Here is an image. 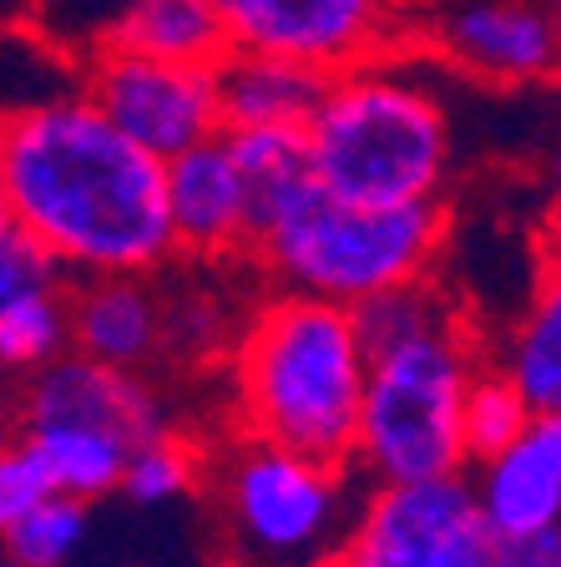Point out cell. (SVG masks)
I'll return each instance as SVG.
<instances>
[{"label": "cell", "instance_id": "cell-1", "mask_svg": "<svg viewBox=\"0 0 561 567\" xmlns=\"http://www.w3.org/2000/svg\"><path fill=\"white\" fill-rule=\"evenodd\" d=\"M0 188L11 228L61 279L157 274L177 259L163 163L122 137L76 86L0 112Z\"/></svg>", "mask_w": 561, "mask_h": 567}, {"label": "cell", "instance_id": "cell-2", "mask_svg": "<svg viewBox=\"0 0 561 567\" xmlns=\"http://www.w3.org/2000/svg\"><path fill=\"white\" fill-rule=\"evenodd\" d=\"M364 340V395L350 466L364 486L466 472L460 401L486 344L435 279L385 289L350 309Z\"/></svg>", "mask_w": 561, "mask_h": 567}, {"label": "cell", "instance_id": "cell-3", "mask_svg": "<svg viewBox=\"0 0 561 567\" xmlns=\"http://www.w3.org/2000/svg\"><path fill=\"white\" fill-rule=\"evenodd\" d=\"M364 340L344 305L263 289L222 354L228 421L238 436L350 466L364 395Z\"/></svg>", "mask_w": 561, "mask_h": 567}, {"label": "cell", "instance_id": "cell-4", "mask_svg": "<svg viewBox=\"0 0 561 567\" xmlns=\"http://www.w3.org/2000/svg\"><path fill=\"white\" fill-rule=\"evenodd\" d=\"M304 153L319 188L374 208L445 203L460 173L450 102L415 47L334 71L304 122Z\"/></svg>", "mask_w": 561, "mask_h": 567}, {"label": "cell", "instance_id": "cell-5", "mask_svg": "<svg viewBox=\"0 0 561 567\" xmlns=\"http://www.w3.org/2000/svg\"><path fill=\"white\" fill-rule=\"evenodd\" d=\"M450 238V203L374 208L319 188L309 177L258 224L248 244V274L289 295L364 305L415 279H435Z\"/></svg>", "mask_w": 561, "mask_h": 567}, {"label": "cell", "instance_id": "cell-6", "mask_svg": "<svg viewBox=\"0 0 561 567\" xmlns=\"http://www.w3.org/2000/svg\"><path fill=\"white\" fill-rule=\"evenodd\" d=\"M202 492L233 567H309L340 553L364 482L354 466L233 431L218 451H202Z\"/></svg>", "mask_w": 561, "mask_h": 567}, {"label": "cell", "instance_id": "cell-7", "mask_svg": "<svg viewBox=\"0 0 561 567\" xmlns=\"http://www.w3.org/2000/svg\"><path fill=\"white\" fill-rule=\"evenodd\" d=\"M340 567H516L496 543L476 502L466 472L430 476V482L364 486L360 512L344 532Z\"/></svg>", "mask_w": 561, "mask_h": 567}, {"label": "cell", "instance_id": "cell-8", "mask_svg": "<svg viewBox=\"0 0 561 567\" xmlns=\"http://www.w3.org/2000/svg\"><path fill=\"white\" fill-rule=\"evenodd\" d=\"M409 47L476 86L527 92L561 66L557 0H415Z\"/></svg>", "mask_w": 561, "mask_h": 567}, {"label": "cell", "instance_id": "cell-9", "mask_svg": "<svg viewBox=\"0 0 561 567\" xmlns=\"http://www.w3.org/2000/svg\"><path fill=\"white\" fill-rule=\"evenodd\" d=\"M71 86L157 163L222 132L218 76L198 61H163L127 47H96L76 61Z\"/></svg>", "mask_w": 561, "mask_h": 567}, {"label": "cell", "instance_id": "cell-10", "mask_svg": "<svg viewBox=\"0 0 561 567\" xmlns=\"http://www.w3.org/2000/svg\"><path fill=\"white\" fill-rule=\"evenodd\" d=\"M228 51H269L324 76L409 47L415 0H212Z\"/></svg>", "mask_w": 561, "mask_h": 567}, {"label": "cell", "instance_id": "cell-11", "mask_svg": "<svg viewBox=\"0 0 561 567\" xmlns=\"http://www.w3.org/2000/svg\"><path fill=\"white\" fill-rule=\"evenodd\" d=\"M466 472L470 502L511 563L561 553V415H531L521 436Z\"/></svg>", "mask_w": 561, "mask_h": 567}, {"label": "cell", "instance_id": "cell-12", "mask_svg": "<svg viewBox=\"0 0 561 567\" xmlns=\"http://www.w3.org/2000/svg\"><path fill=\"white\" fill-rule=\"evenodd\" d=\"M11 401H15V425L31 421L92 425L102 436H117L122 446H142V441H153L177 425V411L167 401V390L157 385V375L112 370L76 350L56 354L41 370L21 375V390Z\"/></svg>", "mask_w": 561, "mask_h": 567}, {"label": "cell", "instance_id": "cell-13", "mask_svg": "<svg viewBox=\"0 0 561 567\" xmlns=\"http://www.w3.org/2000/svg\"><path fill=\"white\" fill-rule=\"evenodd\" d=\"M163 198H167V224H173L177 259L212 264V269H228V264L248 259L253 218H248L243 183H238V167L228 157L222 132L183 147L177 157H167Z\"/></svg>", "mask_w": 561, "mask_h": 567}, {"label": "cell", "instance_id": "cell-14", "mask_svg": "<svg viewBox=\"0 0 561 567\" xmlns=\"http://www.w3.org/2000/svg\"><path fill=\"white\" fill-rule=\"evenodd\" d=\"M71 350L112 370H163V289L157 274L66 279Z\"/></svg>", "mask_w": 561, "mask_h": 567}, {"label": "cell", "instance_id": "cell-15", "mask_svg": "<svg viewBox=\"0 0 561 567\" xmlns=\"http://www.w3.org/2000/svg\"><path fill=\"white\" fill-rule=\"evenodd\" d=\"M218 76V117L228 127H299L314 117L329 76L269 51H222L212 61Z\"/></svg>", "mask_w": 561, "mask_h": 567}, {"label": "cell", "instance_id": "cell-16", "mask_svg": "<svg viewBox=\"0 0 561 567\" xmlns=\"http://www.w3.org/2000/svg\"><path fill=\"white\" fill-rule=\"evenodd\" d=\"M218 274L222 269H212V264L187 259H173L167 269H157V289H163V370H208L228 354L243 305L228 299Z\"/></svg>", "mask_w": 561, "mask_h": 567}, {"label": "cell", "instance_id": "cell-17", "mask_svg": "<svg viewBox=\"0 0 561 567\" xmlns=\"http://www.w3.org/2000/svg\"><path fill=\"white\" fill-rule=\"evenodd\" d=\"M486 365L516 385L537 415H561V284L547 279L516 324L501 334V350H486Z\"/></svg>", "mask_w": 561, "mask_h": 567}, {"label": "cell", "instance_id": "cell-18", "mask_svg": "<svg viewBox=\"0 0 561 567\" xmlns=\"http://www.w3.org/2000/svg\"><path fill=\"white\" fill-rule=\"evenodd\" d=\"M102 47H127L142 51V56L212 66L228 51V41H222L212 0H122Z\"/></svg>", "mask_w": 561, "mask_h": 567}, {"label": "cell", "instance_id": "cell-19", "mask_svg": "<svg viewBox=\"0 0 561 567\" xmlns=\"http://www.w3.org/2000/svg\"><path fill=\"white\" fill-rule=\"evenodd\" d=\"M15 436L31 446V456L41 461V472L51 476V492L76 496V502H102L117 496L122 461L132 446H122L117 436H102L92 425H66V421H31L15 425Z\"/></svg>", "mask_w": 561, "mask_h": 567}, {"label": "cell", "instance_id": "cell-20", "mask_svg": "<svg viewBox=\"0 0 561 567\" xmlns=\"http://www.w3.org/2000/svg\"><path fill=\"white\" fill-rule=\"evenodd\" d=\"M222 142H228V157H233V167H238L248 218H253V234H258V224H263L293 188L309 183L304 132L299 127H228Z\"/></svg>", "mask_w": 561, "mask_h": 567}, {"label": "cell", "instance_id": "cell-21", "mask_svg": "<svg viewBox=\"0 0 561 567\" xmlns=\"http://www.w3.org/2000/svg\"><path fill=\"white\" fill-rule=\"evenodd\" d=\"M198 492H202V446L187 436L183 425L132 446L127 461H122L117 496L137 512H167Z\"/></svg>", "mask_w": 561, "mask_h": 567}, {"label": "cell", "instance_id": "cell-22", "mask_svg": "<svg viewBox=\"0 0 561 567\" xmlns=\"http://www.w3.org/2000/svg\"><path fill=\"white\" fill-rule=\"evenodd\" d=\"M71 350V315H66V279L31 289L0 309V370L11 380L41 370L46 360Z\"/></svg>", "mask_w": 561, "mask_h": 567}, {"label": "cell", "instance_id": "cell-23", "mask_svg": "<svg viewBox=\"0 0 561 567\" xmlns=\"http://www.w3.org/2000/svg\"><path fill=\"white\" fill-rule=\"evenodd\" d=\"M86 537H92V502L51 492L0 537V547L21 567H76Z\"/></svg>", "mask_w": 561, "mask_h": 567}, {"label": "cell", "instance_id": "cell-24", "mask_svg": "<svg viewBox=\"0 0 561 567\" xmlns=\"http://www.w3.org/2000/svg\"><path fill=\"white\" fill-rule=\"evenodd\" d=\"M531 415L537 411L516 395L511 380L496 375L491 365H480L466 385V401H460V451H466V466L501 451L511 436H521Z\"/></svg>", "mask_w": 561, "mask_h": 567}, {"label": "cell", "instance_id": "cell-25", "mask_svg": "<svg viewBox=\"0 0 561 567\" xmlns=\"http://www.w3.org/2000/svg\"><path fill=\"white\" fill-rule=\"evenodd\" d=\"M41 496H51V476L41 472V461L31 456V446H25L21 436H11L0 446V537H6Z\"/></svg>", "mask_w": 561, "mask_h": 567}, {"label": "cell", "instance_id": "cell-26", "mask_svg": "<svg viewBox=\"0 0 561 567\" xmlns=\"http://www.w3.org/2000/svg\"><path fill=\"white\" fill-rule=\"evenodd\" d=\"M56 279H61V269L31 238H21V234L0 238V309L11 305V299L31 295V289H46V284H56Z\"/></svg>", "mask_w": 561, "mask_h": 567}, {"label": "cell", "instance_id": "cell-27", "mask_svg": "<svg viewBox=\"0 0 561 567\" xmlns=\"http://www.w3.org/2000/svg\"><path fill=\"white\" fill-rule=\"evenodd\" d=\"M15 436V401H11V390H0V446Z\"/></svg>", "mask_w": 561, "mask_h": 567}, {"label": "cell", "instance_id": "cell-28", "mask_svg": "<svg viewBox=\"0 0 561 567\" xmlns=\"http://www.w3.org/2000/svg\"><path fill=\"white\" fill-rule=\"evenodd\" d=\"M15 228H11V208H6V188H0V238H11Z\"/></svg>", "mask_w": 561, "mask_h": 567}, {"label": "cell", "instance_id": "cell-29", "mask_svg": "<svg viewBox=\"0 0 561 567\" xmlns=\"http://www.w3.org/2000/svg\"><path fill=\"white\" fill-rule=\"evenodd\" d=\"M516 567H561V557H541V563H516Z\"/></svg>", "mask_w": 561, "mask_h": 567}, {"label": "cell", "instance_id": "cell-30", "mask_svg": "<svg viewBox=\"0 0 561 567\" xmlns=\"http://www.w3.org/2000/svg\"><path fill=\"white\" fill-rule=\"evenodd\" d=\"M309 567H340V563H334V557H324V563H309Z\"/></svg>", "mask_w": 561, "mask_h": 567}, {"label": "cell", "instance_id": "cell-31", "mask_svg": "<svg viewBox=\"0 0 561 567\" xmlns=\"http://www.w3.org/2000/svg\"><path fill=\"white\" fill-rule=\"evenodd\" d=\"M6 385H11V375H6V370H0V390H6Z\"/></svg>", "mask_w": 561, "mask_h": 567}, {"label": "cell", "instance_id": "cell-32", "mask_svg": "<svg viewBox=\"0 0 561 567\" xmlns=\"http://www.w3.org/2000/svg\"><path fill=\"white\" fill-rule=\"evenodd\" d=\"M11 6H25V0H11Z\"/></svg>", "mask_w": 561, "mask_h": 567}]
</instances>
